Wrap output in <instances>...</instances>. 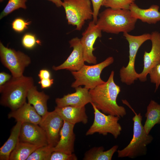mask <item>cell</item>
Here are the masks:
<instances>
[{
    "label": "cell",
    "instance_id": "cell-12",
    "mask_svg": "<svg viewBox=\"0 0 160 160\" xmlns=\"http://www.w3.org/2000/svg\"><path fill=\"white\" fill-rule=\"evenodd\" d=\"M151 34V48L149 52L145 51L143 69L141 73H139L138 79L141 82L146 81L150 70L160 63V33L154 31Z\"/></svg>",
    "mask_w": 160,
    "mask_h": 160
},
{
    "label": "cell",
    "instance_id": "cell-23",
    "mask_svg": "<svg viewBox=\"0 0 160 160\" xmlns=\"http://www.w3.org/2000/svg\"><path fill=\"white\" fill-rule=\"evenodd\" d=\"M118 147V145H115L106 151H104V148L102 146L93 147L85 153L83 159L111 160Z\"/></svg>",
    "mask_w": 160,
    "mask_h": 160
},
{
    "label": "cell",
    "instance_id": "cell-9",
    "mask_svg": "<svg viewBox=\"0 0 160 160\" xmlns=\"http://www.w3.org/2000/svg\"><path fill=\"white\" fill-rule=\"evenodd\" d=\"M0 57L2 64L10 71L12 77L23 75L25 68L31 63L29 56L24 53L5 47L0 42Z\"/></svg>",
    "mask_w": 160,
    "mask_h": 160
},
{
    "label": "cell",
    "instance_id": "cell-29",
    "mask_svg": "<svg viewBox=\"0 0 160 160\" xmlns=\"http://www.w3.org/2000/svg\"><path fill=\"white\" fill-rule=\"evenodd\" d=\"M148 74L151 83L155 84V92L160 85V63L153 67Z\"/></svg>",
    "mask_w": 160,
    "mask_h": 160
},
{
    "label": "cell",
    "instance_id": "cell-15",
    "mask_svg": "<svg viewBox=\"0 0 160 160\" xmlns=\"http://www.w3.org/2000/svg\"><path fill=\"white\" fill-rule=\"evenodd\" d=\"M76 92L64 95L62 97L55 99L57 106L62 107L66 106L82 107L92 102L89 89L81 86L75 88Z\"/></svg>",
    "mask_w": 160,
    "mask_h": 160
},
{
    "label": "cell",
    "instance_id": "cell-14",
    "mask_svg": "<svg viewBox=\"0 0 160 160\" xmlns=\"http://www.w3.org/2000/svg\"><path fill=\"white\" fill-rule=\"evenodd\" d=\"M19 141L40 146L48 145L46 134L40 126L30 123H22Z\"/></svg>",
    "mask_w": 160,
    "mask_h": 160
},
{
    "label": "cell",
    "instance_id": "cell-21",
    "mask_svg": "<svg viewBox=\"0 0 160 160\" xmlns=\"http://www.w3.org/2000/svg\"><path fill=\"white\" fill-rule=\"evenodd\" d=\"M22 123L17 122L12 128L10 135L0 148V160H9L10 154L19 141L20 131Z\"/></svg>",
    "mask_w": 160,
    "mask_h": 160
},
{
    "label": "cell",
    "instance_id": "cell-8",
    "mask_svg": "<svg viewBox=\"0 0 160 160\" xmlns=\"http://www.w3.org/2000/svg\"><path fill=\"white\" fill-rule=\"evenodd\" d=\"M94 110V118L92 124L87 132L86 135H91L98 133L103 135L111 134L115 139L120 135L122 127L118 121L119 117L101 112L94 104L91 103Z\"/></svg>",
    "mask_w": 160,
    "mask_h": 160
},
{
    "label": "cell",
    "instance_id": "cell-32",
    "mask_svg": "<svg viewBox=\"0 0 160 160\" xmlns=\"http://www.w3.org/2000/svg\"><path fill=\"white\" fill-rule=\"evenodd\" d=\"M104 0H90L92 7L93 12V21L95 24L98 19L99 11L102 6Z\"/></svg>",
    "mask_w": 160,
    "mask_h": 160
},
{
    "label": "cell",
    "instance_id": "cell-16",
    "mask_svg": "<svg viewBox=\"0 0 160 160\" xmlns=\"http://www.w3.org/2000/svg\"><path fill=\"white\" fill-rule=\"evenodd\" d=\"M74 125L64 121L60 132L59 140L56 146L52 147L53 151H60L68 154L74 152L75 140V135L73 132Z\"/></svg>",
    "mask_w": 160,
    "mask_h": 160
},
{
    "label": "cell",
    "instance_id": "cell-2",
    "mask_svg": "<svg viewBox=\"0 0 160 160\" xmlns=\"http://www.w3.org/2000/svg\"><path fill=\"white\" fill-rule=\"evenodd\" d=\"M98 16L96 24L102 31L116 34L133 30L137 20L129 9L108 8L99 13Z\"/></svg>",
    "mask_w": 160,
    "mask_h": 160
},
{
    "label": "cell",
    "instance_id": "cell-34",
    "mask_svg": "<svg viewBox=\"0 0 160 160\" xmlns=\"http://www.w3.org/2000/svg\"><path fill=\"white\" fill-rule=\"evenodd\" d=\"M12 77V75L4 72L0 73V87L2 86L9 81Z\"/></svg>",
    "mask_w": 160,
    "mask_h": 160
},
{
    "label": "cell",
    "instance_id": "cell-10",
    "mask_svg": "<svg viewBox=\"0 0 160 160\" xmlns=\"http://www.w3.org/2000/svg\"><path fill=\"white\" fill-rule=\"evenodd\" d=\"M63 122V120L55 110L48 112L42 116L39 125L46 134L48 145L52 147L55 146L59 140Z\"/></svg>",
    "mask_w": 160,
    "mask_h": 160
},
{
    "label": "cell",
    "instance_id": "cell-30",
    "mask_svg": "<svg viewBox=\"0 0 160 160\" xmlns=\"http://www.w3.org/2000/svg\"><path fill=\"white\" fill-rule=\"evenodd\" d=\"M78 158L74 153H67L63 152L54 151L52 153L50 160H77Z\"/></svg>",
    "mask_w": 160,
    "mask_h": 160
},
{
    "label": "cell",
    "instance_id": "cell-4",
    "mask_svg": "<svg viewBox=\"0 0 160 160\" xmlns=\"http://www.w3.org/2000/svg\"><path fill=\"white\" fill-rule=\"evenodd\" d=\"M123 103L127 106L134 113L133 135L128 145L121 150L117 151L119 158L129 157L134 159L147 154V146L153 139L151 135L147 134L142 124V117L140 113H137L126 100H122Z\"/></svg>",
    "mask_w": 160,
    "mask_h": 160
},
{
    "label": "cell",
    "instance_id": "cell-18",
    "mask_svg": "<svg viewBox=\"0 0 160 160\" xmlns=\"http://www.w3.org/2000/svg\"><path fill=\"white\" fill-rule=\"evenodd\" d=\"M8 117L9 119L14 118L17 122L38 125L42 118L33 107L27 102L16 110L11 111L8 113Z\"/></svg>",
    "mask_w": 160,
    "mask_h": 160
},
{
    "label": "cell",
    "instance_id": "cell-3",
    "mask_svg": "<svg viewBox=\"0 0 160 160\" xmlns=\"http://www.w3.org/2000/svg\"><path fill=\"white\" fill-rule=\"evenodd\" d=\"M34 85L32 77L23 75L12 78L0 87V104L11 111L18 109L26 102L28 92Z\"/></svg>",
    "mask_w": 160,
    "mask_h": 160
},
{
    "label": "cell",
    "instance_id": "cell-36",
    "mask_svg": "<svg viewBox=\"0 0 160 160\" xmlns=\"http://www.w3.org/2000/svg\"><path fill=\"white\" fill-rule=\"evenodd\" d=\"M52 2L57 7L62 6L63 2L61 0H47Z\"/></svg>",
    "mask_w": 160,
    "mask_h": 160
},
{
    "label": "cell",
    "instance_id": "cell-22",
    "mask_svg": "<svg viewBox=\"0 0 160 160\" xmlns=\"http://www.w3.org/2000/svg\"><path fill=\"white\" fill-rule=\"evenodd\" d=\"M146 120L143 127L147 134L156 124H160V104L151 100L147 106L145 114Z\"/></svg>",
    "mask_w": 160,
    "mask_h": 160
},
{
    "label": "cell",
    "instance_id": "cell-24",
    "mask_svg": "<svg viewBox=\"0 0 160 160\" xmlns=\"http://www.w3.org/2000/svg\"><path fill=\"white\" fill-rule=\"evenodd\" d=\"M41 146L19 141L10 154L9 160H27L36 149Z\"/></svg>",
    "mask_w": 160,
    "mask_h": 160
},
{
    "label": "cell",
    "instance_id": "cell-31",
    "mask_svg": "<svg viewBox=\"0 0 160 160\" xmlns=\"http://www.w3.org/2000/svg\"><path fill=\"white\" fill-rule=\"evenodd\" d=\"M31 23L21 18H17L15 19L12 23V27L15 31L21 33L28 28V26Z\"/></svg>",
    "mask_w": 160,
    "mask_h": 160
},
{
    "label": "cell",
    "instance_id": "cell-25",
    "mask_svg": "<svg viewBox=\"0 0 160 160\" xmlns=\"http://www.w3.org/2000/svg\"><path fill=\"white\" fill-rule=\"evenodd\" d=\"M52 147L47 145L41 146L36 149L27 160H50Z\"/></svg>",
    "mask_w": 160,
    "mask_h": 160
},
{
    "label": "cell",
    "instance_id": "cell-28",
    "mask_svg": "<svg viewBox=\"0 0 160 160\" xmlns=\"http://www.w3.org/2000/svg\"><path fill=\"white\" fill-rule=\"evenodd\" d=\"M40 41L37 40L35 35L31 33H26L24 35L22 39V44L25 48L31 49L33 48L37 43Z\"/></svg>",
    "mask_w": 160,
    "mask_h": 160
},
{
    "label": "cell",
    "instance_id": "cell-13",
    "mask_svg": "<svg viewBox=\"0 0 160 160\" xmlns=\"http://www.w3.org/2000/svg\"><path fill=\"white\" fill-rule=\"evenodd\" d=\"M69 43L70 47L73 48L72 51L62 64L59 66H53L52 68L54 70L66 69L71 72L77 71L85 64L80 39L77 37L73 38L69 41Z\"/></svg>",
    "mask_w": 160,
    "mask_h": 160
},
{
    "label": "cell",
    "instance_id": "cell-35",
    "mask_svg": "<svg viewBox=\"0 0 160 160\" xmlns=\"http://www.w3.org/2000/svg\"><path fill=\"white\" fill-rule=\"evenodd\" d=\"M40 79L51 78V74L49 71L46 69L41 70L38 74Z\"/></svg>",
    "mask_w": 160,
    "mask_h": 160
},
{
    "label": "cell",
    "instance_id": "cell-1",
    "mask_svg": "<svg viewBox=\"0 0 160 160\" xmlns=\"http://www.w3.org/2000/svg\"><path fill=\"white\" fill-rule=\"evenodd\" d=\"M114 72L112 71L107 81L89 89L92 102L102 112L108 114L123 117L127 114L125 108L117 103V97L121 88L114 80Z\"/></svg>",
    "mask_w": 160,
    "mask_h": 160
},
{
    "label": "cell",
    "instance_id": "cell-17",
    "mask_svg": "<svg viewBox=\"0 0 160 160\" xmlns=\"http://www.w3.org/2000/svg\"><path fill=\"white\" fill-rule=\"evenodd\" d=\"M63 121L71 124H75L81 122L87 124L88 117L86 112L85 106L76 107L66 106L62 107H56L54 110Z\"/></svg>",
    "mask_w": 160,
    "mask_h": 160
},
{
    "label": "cell",
    "instance_id": "cell-26",
    "mask_svg": "<svg viewBox=\"0 0 160 160\" xmlns=\"http://www.w3.org/2000/svg\"><path fill=\"white\" fill-rule=\"evenodd\" d=\"M27 1V0H8L7 4L0 14V19L19 8L26 9L25 3Z\"/></svg>",
    "mask_w": 160,
    "mask_h": 160
},
{
    "label": "cell",
    "instance_id": "cell-6",
    "mask_svg": "<svg viewBox=\"0 0 160 160\" xmlns=\"http://www.w3.org/2000/svg\"><path fill=\"white\" fill-rule=\"evenodd\" d=\"M114 61L113 57L110 56L99 63L92 65L84 64L79 70L71 71L75 79L71 87L75 88L83 85L89 89L104 83L105 81L101 79L100 74L103 70L113 63Z\"/></svg>",
    "mask_w": 160,
    "mask_h": 160
},
{
    "label": "cell",
    "instance_id": "cell-19",
    "mask_svg": "<svg viewBox=\"0 0 160 160\" xmlns=\"http://www.w3.org/2000/svg\"><path fill=\"white\" fill-rule=\"evenodd\" d=\"M159 6L153 5L147 9H143L134 2L130 5L129 9L133 17L137 20L149 24H155L160 21Z\"/></svg>",
    "mask_w": 160,
    "mask_h": 160
},
{
    "label": "cell",
    "instance_id": "cell-20",
    "mask_svg": "<svg viewBox=\"0 0 160 160\" xmlns=\"http://www.w3.org/2000/svg\"><path fill=\"white\" fill-rule=\"evenodd\" d=\"M27 98L28 103L32 105L38 113L41 116L45 115L48 112L47 102L49 96L43 91H39L36 86L34 85L30 89Z\"/></svg>",
    "mask_w": 160,
    "mask_h": 160
},
{
    "label": "cell",
    "instance_id": "cell-7",
    "mask_svg": "<svg viewBox=\"0 0 160 160\" xmlns=\"http://www.w3.org/2000/svg\"><path fill=\"white\" fill-rule=\"evenodd\" d=\"M63 2L68 23L76 26L75 30H81L86 21L93 18L90 0H63Z\"/></svg>",
    "mask_w": 160,
    "mask_h": 160
},
{
    "label": "cell",
    "instance_id": "cell-27",
    "mask_svg": "<svg viewBox=\"0 0 160 160\" xmlns=\"http://www.w3.org/2000/svg\"><path fill=\"white\" fill-rule=\"evenodd\" d=\"M135 0H104L102 6L113 9H129Z\"/></svg>",
    "mask_w": 160,
    "mask_h": 160
},
{
    "label": "cell",
    "instance_id": "cell-37",
    "mask_svg": "<svg viewBox=\"0 0 160 160\" xmlns=\"http://www.w3.org/2000/svg\"><path fill=\"white\" fill-rule=\"evenodd\" d=\"M4 0H0V2H1L3 1Z\"/></svg>",
    "mask_w": 160,
    "mask_h": 160
},
{
    "label": "cell",
    "instance_id": "cell-33",
    "mask_svg": "<svg viewBox=\"0 0 160 160\" xmlns=\"http://www.w3.org/2000/svg\"><path fill=\"white\" fill-rule=\"evenodd\" d=\"M54 83V79L50 78L40 79L38 83L41 85L42 89H46L50 87Z\"/></svg>",
    "mask_w": 160,
    "mask_h": 160
},
{
    "label": "cell",
    "instance_id": "cell-11",
    "mask_svg": "<svg viewBox=\"0 0 160 160\" xmlns=\"http://www.w3.org/2000/svg\"><path fill=\"white\" fill-rule=\"evenodd\" d=\"M102 31L93 21L89 22L88 26L82 34L80 39L85 62L89 64H96L97 58L93 52L95 48L94 44L97 38L102 37Z\"/></svg>",
    "mask_w": 160,
    "mask_h": 160
},
{
    "label": "cell",
    "instance_id": "cell-5",
    "mask_svg": "<svg viewBox=\"0 0 160 160\" xmlns=\"http://www.w3.org/2000/svg\"><path fill=\"white\" fill-rule=\"evenodd\" d=\"M123 36L129 44V61L126 67L123 66L120 69L119 75L121 82L127 85H131L138 79L139 73L135 68V58L138 51L141 45L145 41L150 40L151 34L144 33L139 36H133L128 33H124Z\"/></svg>",
    "mask_w": 160,
    "mask_h": 160
}]
</instances>
